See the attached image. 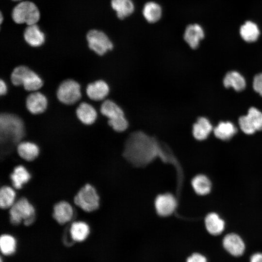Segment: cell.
<instances>
[{
  "mask_svg": "<svg viewBox=\"0 0 262 262\" xmlns=\"http://www.w3.org/2000/svg\"><path fill=\"white\" fill-rule=\"evenodd\" d=\"M24 38L28 44L33 47L42 46L45 40L44 33L36 24L28 25L24 32Z\"/></svg>",
  "mask_w": 262,
  "mask_h": 262,
  "instance_id": "obj_17",
  "label": "cell"
},
{
  "mask_svg": "<svg viewBox=\"0 0 262 262\" xmlns=\"http://www.w3.org/2000/svg\"><path fill=\"white\" fill-rule=\"evenodd\" d=\"M43 81L34 71L30 69L24 80L22 86L29 92L37 91L43 85Z\"/></svg>",
  "mask_w": 262,
  "mask_h": 262,
  "instance_id": "obj_29",
  "label": "cell"
},
{
  "mask_svg": "<svg viewBox=\"0 0 262 262\" xmlns=\"http://www.w3.org/2000/svg\"><path fill=\"white\" fill-rule=\"evenodd\" d=\"M25 105L28 111L32 114L39 115L46 110L48 100L43 93L38 91L33 92L27 97Z\"/></svg>",
  "mask_w": 262,
  "mask_h": 262,
  "instance_id": "obj_10",
  "label": "cell"
},
{
  "mask_svg": "<svg viewBox=\"0 0 262 262\" xmlns=\"http://www.w3.org/2000/svg\"><path fill=\"white\" fill-rule=\"evenodd\" d=\"M16 241L13 236L4 234L0 238V246L1 252L6 255L13 253L16 249Z\"/></svg>",
  "mask_w": 262,
  "mask_h": 262,
  "instance_id": "obj_31",
  "label": "cell"
},
{
  "mask_svg": "<svg viewBox=\"0 0 262 262\" xmlns=\"http://www.w3.org/2000/svg\"><path fill=\"white\" fill-rule=\"evenodd\" d=\"M9 215L12 224L17 225L23 221L25 225L28 226L35 220V210L27 198L22 197L9 209Z\"/></svg>",
  "mask_w": 262,
  "mask_h": 262,
  "instance_id": "obj_2",
  "label": "cell"
},
{
  "mask_svg": "<svg viewBox=\"0 0 262 262\" xmlns=\"http://www.w3.org/2000/svg\"><path fill=\"white\" fill-rule=\"evenodd\" d=\"M2 15L1 14V15H0V22L1 23L2 22Z\"/></svg>",
  "mask_w": 262,
  "mask_h": 262,
  "instance_id": "obj_36",
  "label": "cell"
},
{
  "mask_svg": "<svg viewBox=\"0 0 262 262\" xmlns=\"http://www.w3.org/2000/svg\"><path fill=\"white\" fill-rule=\"evenodd\" d=\"M12 17L17 24L28 25L36 24L40 18V12L36 5L30 1L19 3L13 9Z\"/></svg>",
  "mask_w": 262,
  "mask_h": 262,
  "instance_id": "obj_5",
  "label": "cell"
},
{
  "mask_svg": "<svg viewBox=\"0 0 262 262\" xmlns=\"http://www.w3.org/2000/svg\"><path fill=\"white\" fill-rule=\"evenodd\" d=\"M86 40L89 48L99 56L104 55L114 47L108 36L98 30L89 31L86 34Z\"/></svg>",
  "mask_w": 262,
  "mask_h": 262,
  "instance_id": "obj_7",
  "label": "cell"
},
{
  "mask_svg": "<svg viewBox=\"0 0 262 262\" xmlns=\"http://www.w3.org/2000/svg\"><path fill=\"white\" fill-rule=\"evenodd\" d=\"M191 184L195 192L199 195H206L211 190V182L209 178L204 175L199 174L194 177Z\"/></svg>",
  "mask_w": 262,
  "mask_h": 262,
  "instance_id": "obj_25",
  "label": "cell"
},
{
  "mask_svg": "<svg viewBox=\"0 0 262 262\" xmlns=\"http://www.w3.org/2000/svg\"><path fill=\"white\" fill-rule=\"evenodd\" d=\"M224 85L226 88L232 87L236 91H241L246 87L244 77L237 71H230L227 73L223 80Z\"/></svg>",
  "mask_w": 262,
  "mask_h": 262,
  "instance_id": "obj_23",
  "label": "cell"
},
{
  "mask_svg": "<svg viewBox=\"0 0 262 262\" xmlns=\"http://www.w3.org/2000/svg\"><path fill=\"white\" fill-rule=\"evenodd\" d=\"M186 262H207V260L202 254L194 253L187 258Z\"/></svg>",
  "mask_w": 262,
  "mask_h": 262,
  "instance_id": "obj_33",
  "label": "cell"
},
{
  "mask_svg": "<svg viewBox=\"0 0 262 262\" xmlns=\"http://www.w3.org/2000/svg\"><path fill=\"white\" fill-rule=\"evenodd\" d=\"M30 69L29 67L24 65L16 66L10 75V80L12 84L16 86L22 85L24 78Z\"/></svg>",
  "mask_w": 262,
  "mask_h": 262,
  "instance_id": "obj_30",
  "label": "cell"
},
{
  "mask_svg": "<svg viewBox=\"0 0 262 262\" xmlns=\"http://www.w3.org/2000/svg\"><path fill=\"white\" fill-rule=\"evenodd\" d=\"M250 262H262V253L258 252L253 254L250 257Z\"/></svg>",
  "mask_w": 262,
  "mask_h": 262,
  "instance_id": "obj_34",
  "label": "cell"
},
{
  "mask_svg": "<svg viewBox=\"0 0 262 262\" xmlns=\"http://www.w3.org/2000/svg\"><path fill=\"white\" fill-rule=\"evenodd\" d=\"M204 37V31L202 28L197 24L188 25L185 28L183 34L184 40L192 49L197 48L200 41Z\"/></svg>",
  "mask_w": 262,
  "mask_h": 262,
  "instance_id": "obj_14",
  "label": "cell"
},
{
  "mask_svg": "<svg viewBox=\"0 0 262 262\" xmlns=\"http://www.w3.org/2000/svg\"><path fill=\"white\" fill-rule=\"evenodd\" d=\"M7 86L5 81L2 79L0 80V95L4 96L7 92Z\"/></svg>",
  "mask_w": 262,
  "mask_h": 262,
  "instance_id": "obj_35",
  "label": "cell"
},
{
  "mask_svg": "<svg viewBox=\"0 0 262 262\" xmlns=\"http://www.w3.org/2000/svg\"><path fill=\"white\" fill-rule=\"evenodd\" d=\"M12 184L15 189H21L31 179V175L27 168L22 165L15 166L10 175Z\"/></svg>",
  "mask_w": 262,
  "mask_h": 262,
  "instance_id": "obj_18",
  "label": "cell"
},
{
  "mask_svg": "<svg viewBox=\"0 0 262 262\" xmlns=\"http://www.w3.org/2000/svg\"><path fill=\"white\" fill-rule=\"evenodd\" d=\"M212 129L209 120L206 117H200L193 125L192 133L196 139L202 141L208 137Z\"/></svg>",
  "mask_w": 262,
  "mask_h": 262,
  "instance_id": "obj_19",
  "label": "cell"
},
{
  "mask_svg": "<svg viewBox=\"0 0 262 262\" xmlns=\"http://www.w3.org/2000/svg\"><path fill=\"white\" fill-rule=\"evenodd\" d=\"M89 232V227L85 222L76 221L71 225L70 233L71 238L75 241H84L88 236Z\"/></svg>",
  "mask_w": 262,
  "mask_h": 262,
  "instance_id": "obj_24",
  "label": "cell"
},
{
  "mask_svg": "<svg viewBox=\"0 0 262 262\" xmlns=\"http://www.w3.org/2000/svg\"><path fill=\"white\" fill-rule=\"evenodd\" d=\"M19 156L27 162L35 160L39 155V148L35 143L29 141L19 142L16 147Z\"/></svg>",
  "mask_w": 262,
  "mask_h": 262,
  "instance_id": "obj_16",
  "label": "cell"
},
{
  "mask_svg": "<svg viewBox=\"0 0 262 262\" xmlns=\"http://www.w3.org/2000/svg\"><path fill=\"white\" fill-rule=\"evenodd\" d=\"M16 193L12 187L4 185L0 189V207L6 210L10 209L16 202Z\"/></svg>",
  "mask_w": 262,
  "mask_h": 262,
  "instance_id": "obj_28",
  "label": "cell"
},
{
  "mask_svg": "<svg viewBox=\"0 0 262 262\" xmlns=\"http://www.w3.org/2000/svg\"><path fill=\"white\" fill-rule=\"evenodd\" d=\"M110 87L104 80H98L89 83L86 87L87 97L94 101L104 100L109 95Z\"/></svg>",
  "mask_w": 262,
  "mask_h": 262,
  "instance_id": "obj_12",
  "label": "cell"
},
{
  "mask_svg": "<svg viewBox=\"0 0 262 262\" xmlns=\"http://www.w3.org/2000/svg\"><path fill=\"white\" fill-rule=\"evenodd\" d=\"M239 124L242 131L247 134H252L262 130V113L254 107L250 108L246 115L241 116Z\"/></svg>",
  "mask_w": 262,
  "mask_h": 262,
  "instance_id": "obj_8",
  "label": "cell"
},
{
  "mask_svg": "<svg viewBox=\"0 0 262 262\" xmlns=\"http://www.w3.org/2000/svg\"><path fill=\"white\" fill-rule=\"evenodd\" d=\"M254 90L262 97V73L256 75L253 79Z\"/></svg>",
  "mask_w": 262,
  "mask_h": 262,
  "instance_id": "obj_32",
  "label": "cell"
},
{
  "mask_svg": "<svg viewBox=\"0 0 262 262\" xmlns=\"http://www.w3.org/2000/svg\"><path fill=\"white\" fill-rule=\"evenodd\" d=\"M142 12L144 18L148 22L154 23L160 19L162 9L158 3L149 1L144 5Z\"/></svg>",
  "mask_w": 262,
  "mask_h": 262,
  "instance_id": "obj_22",
  "label": "cell"
},
{
  "mask_svg": "<svg viewBox=\"0 0 262 262\" xmlns=\"http://www.w3.org/2000/svg\"><path fill=\"white\" fill-rule=\"evenodd\" d=\"M1 133L11 138L15 143L19 142L24 136V127L22 120L13 114L3 113L0 116Z\"/></svg>",
  "mask_w": 262,
  "mask_h": 262,
  "instance_id": "obj_4",
  "label": "cell"
},
{
  "mask_svg": "<svg viewBox=\"0 0 262 262\" xmlns=\"http://www.w3.org/2000/svg\"><path fill=\"white\" fill-rule=\"evenodd\" d=\"M76 115L81 122L85 125L93 124L98 117L95 108L86 102H81L79 105L76 110Z\"/></svg>",
  "mask_w": 262,
  "mask_h": 262,
  "instance_id": "obj_15",
  "label": "cell"
},
{
  "mask_svg": "<svg viewBox=\"0 0 262 262\" xmlns=\"http://www.w3.org/2000/svg\"><path fill=\"white\" fill-rule=\"evenodd\" d=\"M111 5L120 19L130 16L134 10V3L131 0H111Z\"/></svg>",
  "mask_w": 262,
  "mask_h": 262,
  "instance_id": "obj_21",
  "label": "cell"
},
{
  "mask_svg": "<svg viewBox=\"0 0 262 262\" xmlns=\"http://www.w3.org/2000/svg\"><path fill=\"white\" fill-rule=\"evenodd\" d=\"M242 38L247 42L256 41L260 35V30L257 25L250 21L243 25L240 30Z\"/></svg>",
  "mask_w": 262,
  "mask_h": 262,
  "instance_id": "obj_27",
  "label": "cell"
},
{
  "mask_svg": "<svg viewBox=\"0 0 262 262\" xmlns=\"http://www.w3.org/2000/svg\"><path fill=\"white\" fill-rule=\"evenodd\" d=\"M155 208L158 215L168 216L175 212L177 202L175 196L170 193L159 195L154 202Z\"/></svg>",
  "mask_w": 262,
  "mask_h": 262,
  "instance_id": "obj_9",
  "label": "cell"
},
{
  "mask_svg": "<svg viewBox=\"0 0 262 262\" xmlns=\"http://www.w3.org/2000/svg\"><path fill=\"white\" fill-rule=\"evenodd\" d=\"M215 136L222 140L230 139L237 132L236 128L230 122H220L213 130Z\"/></svg>",
  "mask_w": 262,
  "mask_h": 262,
  "instance_id": "obj_26",
  "label": "cell"
},
{
  "mask_svg": "<svg viewBox=\"0 0 262 262\" xmlns=\"http://www.w3.org/2000/svg\"><path fill=\"white\" fill-rule=\"evenodd\" d=\"M73 202L84 212L91 213L99 208V196L96 188L91 184L86 183L74 196Z\"/></svg>",
  "mask_w": 262,
  "mask_h": 262,
  "instance_id": "obj_3",
  "label": "cell"
},
{
  "mask_svg": "<svg viewBox=\"0 0 262 262\" xmlns=\"http://www.w3.org/2000/svg\"><path fill=\"white\" fill-rule=\"evenodd\" d=\"M223 246L225 250L231 255L239 257L243 255L245 245L241 237L231 233L226 235L223 240Z\"/></svg>",
  "mask_w": 262,
  "mask_h": 262,
  "instance_id": "obj_13",
  "label": "cell"
},
{
  "mask_svg": "<svg viewBox=\"0 0 262 262\" xmlns=\"http://www.w3.org/2000/svg\"><path fill=\"white\" fill-rule=\"evenodd\" d=\"M52 215L58 224L63 225L72 219L74 209L70 203L66 200H61L54 205Z\"/></svg>",
  "mask_w": 262,
  "mask_h": 262,
  "instance_id": "obj_11",
  "label": "cell"
},
{
  "mask_svg": "<svg viewBox=\"0 0 262 262\" xmlns=\"http://www.w3.org/2000/svg\"><path fill=\"white\" fill-rule=\"evenodd\" d=\"M205 225L208 232L213 235L221 234L225 229L224 221L214 213H210L206 216Z\"/></svg>",
  "mask_w": 262,
  "mask_h": 262,
  "instance_id": "obj_20",
  "label": "cell"
},
{
  "mask_svg": "<svg viewBox=\"0 0 262 262\" xmlns=\"http://www.w3.org/2000/svg\"><path fill=\"white\" fill-rule=\"evenodd\" d=\"M56 97L64 104H74L82 98L81 85L74 80H65L59 84L56 91Z\"/></svg>",
  "mask_w": 262,
  "mask_h": 262,
  "instance_id": "obj_6",
  "label": "cell"
},
{
  "mask_svg": "<svg viewBox=\"0 0 262 262\" xmlns=\"http://www.w3.org/2000/svg\"><path fill=\"white\" fill-rule=\"evenodd\" d=\"M14 0V1H19V0Z\"/></svg>",
  "mask_w": 262,
  "mask_h": 262,
  "instance_id": "obj_37",
  "label": "cell"
},
{
  "mask_svg": "<svg viewBox=\"0 0 262 262\" xmlns=\"http://www.w3.org/2000/svg\"><path fill=\"white\" fill-rule=\"evenodd\" d=\"M100 111L108 118V124L115 131L122 132L128 128L129 122L123 109L114 101L104 100L100 106Z\"/></svg>",
  "mask_w": 262,
  "mask_h": 262,
  "instance_id": "obj_1",
  "label": "cell"
}]
</instances>
